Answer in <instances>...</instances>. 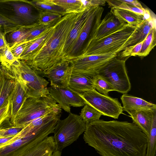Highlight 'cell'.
Returning a JSON list of instances; mask_svg holds the SVG:
<instances>
[{"label": "cell", "mask_w": 156, "mask_h": 156, "mask_svg": "<svg viewBox=\"0 0 156 156\" xmlns=\"http://www.w3.org/2000/svg\"><path fill=\"white\" fill-rule=\"evenodd\" d=\"M156 45V29L153 28L144 40L141 49L137 56L144 57L148 55Z\"/></svg>", "instance_id": "30"}, {"label": "cell", "mask_w": 156, "mask_h": 156, "mask_svg": "<svg viewBox=\"0 0 156 156\" xmlns=\"http://www.w3.org/2000/svg\"><path fill=\"white\" fill-rule=\"evenodd\" d=\"M83 139L101 156H145L147 136L135 123L99 119L86 124Z\"/></svg>", "instance_id": "1"}, {"label": "cell", "mask_w": 156, "mask_h": 156, "mask_svg": "<svg viewBox=\"0 0 156 156\" xmlns=\"http://www.w3.org/2000/svg\"><path fill=\"white\" fill-rule=\"evenodd\" d=\"M144 41L133 46L126 47L122 51L120 56L121 58H125L129 56L137 55L141 51Z\"/></svg>", "instance_id": "38"}, {"label": "cell", "mask_w": 156, "mask_h": 156, "mask_svg": "<svg viewBox=\"0 0 156 156\" xmlns=\"http://www.w3.org/2000/svg\"><path fill=\"white\" fill-rule=\"evenodd\" d=\"M10 118L6 119L0 125V137L15 136L24 127L14 126L10 122Z\"/></svg>", "instance_id": "31"}, {"label": "cell", "mask_w": 156, "mask_h": 156, "mask_svg": "<svg viewBox=\"0 0 156 156\" xmlns=\"http://www.w3.org/2000/svg\"><path fill=\"white\" fill-rule=\"evenodd\" d=\"M154 112L137 110L129 111L127 112L130 115L133 122L147 136L150 129Z\"/></svg>", "instance_id": "24"}, {"label": "cell", "mask_w": 156, "mask_h": 156, "mask_svg": "<svg viewBox=\"0 0 156 156\" xmlns=\"http://www.w3.org/2000/svg\"><path fill=\"white\" fill-rule=\"evenodd\" d=\"M9 101L8 99L0 108V125L8 118H11L9 111Z\"/></svg>", "instance_id": "40"}, {"label": "cell", "mask_w": 156, "mask_h": 156, "mask_svg": "<svg viewBox=\"0 0 156 156\" xmlns=\"http://www.w3.org/2000/svg\"><path fill=\"white\" fill-rule=\"evenodd\" d=\"M54 26L41 34L37 38L29 41L19 60L24 62L27 61L41 47L51 35L53 31Z\"/></svg>", "instance_id": "21"}, {"label": "cell", "mask_w": 156, "mask_h": 156, "mask_svg": "<svg viewBox=\"0 0 156 156\" xmlns=\"http://www.w3.org/2000/svg\"><path fill=\"white\" fill-rule=\"evenodd\" d=\"M12 7L15 16L12 20L18 25L23 26L33 24L38 19V15L34 14L32 6L25 0H4Z\"/></svg>", "instance_id": "13"}, {"label": "cell", "mask_w": 156, "mask_h": 156, "mask_svg": "<svg viewBox=\"0 0 156 156\" xmlns=\"http://www.w3.org/2000/svg\"><path fill=\"white\" fill-rule=\"evenodd\" d=\"M143 18L144 21H151L154 19L152 17L149 10L147 8L144 9Z\"/></svg>", "instance_id": "44"}, {"label": "cell", "mask_w": 156, "mask_h": 156, "mask_svg": "<svg viewBox=\"0 0 156 156\" xmlns=\"http://www.w3.org/2000/svg\"><path fill=\"white\" fill-rule=\"evenodd\" d=\"M22 27L0 12V28H3L5 35Z\"/></svg>", "instance_id": "37"}, {"label": "cell", "mask_w": 156, "mask_h": 156, "mask_svg": "<svg viewBox=\"0 0 156 156\" xmlns=\"http://www.w3.org/2000/svg\"><path fill=\"white\" fill-rule=\"evenodd\" d=\"M79 94L86 104L95 108L101 115L117 119L123 113L122 107L117 98L101 94L95 89Z\"/></svg>", "instance_id": "9"}, {"label": "cell", "mask_w": 156, "mask_h": 156, "mask_svg": "<svg viewBox=\"0 0 156 156\" xmlns=\"http://www.w3.org/2000/svg\"><path fill=\"white\" fill-rule=\"evenodd\" d=\"M58 120L55 118L36 133L21 137L9 145L0 148V156H20L53 133Z\"/></svg>", "instance_id": "8"}, {"label": "cell", "mask_w": 156, "mask_h": 156, "mask_svg": "<svg viewBox=\"0 0 156 156\" xmlns=\"http://www.w3.org/2000/svg\"><path fill=\"white\" fill-rule=\"evenodd\" d=\"M116 54H104L82 56L80 55L67 59L70 62L72 71L88 75H94L102 66L113 58Z\"/></svg>", "instance_id": "10"}, {"label": "cell", "mask_w": 156, "mask_h": 156, "mask_svg": "<svg viewBox=\"0 0 156 156\" xmlns=\"http://www.w3.org/2000/svg\"><path fill=\"white\" fill-rule=\"evenodd\" d=\"M13 137V136L10 137H0V148L2 147L5 144L10 141Z\"/></svg>", "instance_id": "45"}, {"label": "cell", "mask_w": 156, "mask_h": 156, "mask_svg": "<svg viewBox=\"0 0 156 156\" xmlns=\"http://www.w3.org/2000/svg\"><path fill=\"white\" fill-rule=\"evenodd\" d=\"M136 26L127 23L118 30L99 39L89 41L82 50V56L116 54L122 48L136 30Z\"/></svg>", "instance_id": "4"}, {"label": "cell", "mask_w": 156, "mask_h": 156, "mask_svg": "<svg viewBox=\"0 0 156 156\" xmlns=\"http://www.w3.org/2000/svg\"><path fill=\"white\" fill-rule=\"evenodd\" d=\"M5 34L0 29V60L2 58L6 49L9 46L7 42Z\"/></svg>", "instance_id": "41"}, {"label": "cell", "mask_w": 156, "mask_h": 156, "mask_svg": "<svg viewBox=\"0 0 156 156\" xmlns=\"http://www.w3.org/2000/svg\"><path fill=\"white\" fill-rule=\"evenodd\" d=\"M1 62V61H0V62Z\"/></svg>", "instance_id": "48"}, {"label": "cell", "mask_w": 156, "mask_h": 156, "mask_svg": "<svg viewBox=\"0 0 156 156\" xmlns=\"http://www.w3.org/2000/svg\"><path fill=\"white\" fill-rule=\"evenodd\" d=\"M0 29H1V28H0Z\"/></svg>", "instance_id": "49"}, {"label": "cell", "mask_w": 156, "mask_h": 156, "mask_svg": "<svg viewBox=\"0 0 156 156\" xmlns=\"http://www.w3.org/2000/svg\"><path fill=\"white\" fill-rule=\"evenodd\" d=\"M53 153L50 152L47 153L43 156H51Z\"/></svg>", "instance_id": "47"}, {"label": "cell", "mask_w": 156, "mask_h": 156, "mask_svg": "<svg viewBox=\"0 0 156 156\" xmlns=\"http://www.w3.org/2000/svg\"><path fill=\"white\" fill-rule=\"evenodd\" d=\"M104 10V8L100 6L91 7L78 37L66 59L77 55V54L81 50L87 40L88 39V42L92 38L96 29L101 20Z\"/></svg>", "instance_id": "11"}, {"label": "cell", "mask_w": 156, "mask_h": 156, "mask_svg": "<svg viewBox=\"0 0 156 156\" xmlns=\"http://www.w3.org/2000/svg\"><path fill=\"white\" fill-rule=\"evenodd\" d=\"M84 12L68 13L62 16L54 25L51 35L41 47L24 62L39 74L42 75L66 59L63 50L68 36Z\"/></svg>", "instance_id": "2"}, {"label": "cell", "mask_w": 156, "mask_h": 156, "mask_svg": "<svg viewBox=\"0 0 156 156\" xmlns=\"http://www.w3.org/2000/svg\"><path fill=\"white\" fill-rule=\"evenodd\" d=\"M51 156H61V151L56 150L52 153Z\"/></svg>", "instance_id": "46"}, {"label": "cell", "mask_w": 156, "mask_h": 156, "mask_svg": "<svg viewBox=\"0 0 156 156\" xmlns=\"http://www.w3.org/2000/svg\"><path fill=\"white\" fill-rule=\"evenodd\" d=\"M111 7L128 10L143 16L144 8L141 9L122 2L119 0H105Z\"/></svg>", "instance_id": "36"}, {"label": "cell", "mask_w": 156, "mask_h": 156, "mask_svg": "<svg viewBox=\"0 0 156 156\" xmlns=\"http://www.w3.org/2000/svg\"><path fill=\"white\" fill-rule=\"evenodd\" d=\"M126 60L115 57L100 68L96 74L105 80L114 91L127 94L131 84L126 66Z\"/></svg>", "instance_id": "7"}, {"label": "cell", "mask_w": 156, "mask_h": 156, "mask_svg": "<svg viewBox=\"0 0 156 156\" xmlns=\"http://www.w3.org/2000/svg\"><path fill=\"white\" fill-rule=\"evenodd\" d=\"M14 77L0 64V108L10 96L14 87Z\"/></svg>", "instance_id": "19"}, {"label": "cell", "mask_w": 156, "mask_h": 156, "mask_svg": "<svg viewBox=\"0 0 156 156\" xmlns=\"http://www.w3.org/2000/svg\"><path fill=\"white\" fill-rule=\"evenodd\" d=\"M59 105L49 94L44 97L26 99L18 112L13 124L25 127L33 120L53 112H62Z\"/></svg>", "instance_id": "5"}, {"label": "cell", "mask_w": 156, "mask_h": 156, "mask_svg": "<svg viewBox=\"0 0 156 156\" xmlns=\"http://www.w3.org/2000/svg\"><path fill=\"white\" fill-rule=\"evenodd\" d=\"M56 5L64 9L67 14L84 12L90 6L89 0H52Z\"/></svg>", "instance_id": "25"}, {"label": "cell", "mask_w": 156, "mask_h": 156, "mask_svg": "<svg viewBox=\"0 0 156 156\" xmlns=\"http://www.w3.org/2000/svg\"><path fill=\"white\" fill-rule=\"evenodd\" d=\"M25 2L39 12L48 11L59 14L62 16L67 14L64 9L55 4L52 0H25Z\"/></svg>", "instance_id": "27"}, {"label": "cell", "mask_w": 156, "mask_h": 156, "mask_svg": "<svg viewBox=\"0 0 156 156\" xmlns=\"http://www.w3.org/2000/svg\"><path fill=\"white\" fill-rule=\"evenodd\" d=\"M115 16L133 26H136L144 21L143 16L126 10L111 7L110 10Z\"/></svg>", "instance_id": "26"}, {"label": "cell", "mask_w": 156, "mask_h": 156, "mask_svg": "<svg viewBox=\"0 0 156 156\" xmlns=\"http://www.w3.org/2000/svg\"><path fill=\"white\" fill-rule=\"evenodd\" d=\"M32 25L22 26L17 30L8 33L7 35V38L6 39L10 47L20 42L28 32Z\"/></svg>", "instance_id": "33"}, {"label": "cell", "mask_w": 156, "mask_h": 156, "mask_svg": "<svg viewBox=\"0 0 156 156\" xmlns=\"http://www.w3.org/2000/svg\"><path fill=\"white\" fill-rule=\"evenodd\" d=\"M29 41L15 44L10 47L12 53L17 60L19 59L21 54Z\"/></svg>", "instance_id": "39"}, {"label": "cell", "mask_w": 156, "mask_h": 156, "mask_svg": "<svg viewBox=\"0 0 156 156\" xmlns=\"http://www.w3.org/2000/svg\"><path fill=\"white\" fill-rule=\"evenodd\" d=\"M156 110L153 113L151 124L147 135L145 156H156Z\"/></svg>", "instance_id": "28"}, {"label": "cell", "mask_w": 156, "mask_h": 156, "mask_svg": "<svg viewBox=\"0 0 156 156\" xmlns=\"http://www.w3.org/2000/svg\"><path fill=\"white\" fill-rule=\"evenodd\" d=\"M123 111L127 112L131 111L146 110L153 112L156 110L155 104L138 97L123 94L120 98Z\"/></svg>", "instance_id": "18"}, {"label": "cell", "mask_w": 156, "mask_h": 156, "mask_svg": "<svg viewBox=\"0 0 156 156\" xmlns=\"http://www.w3.org/2000/svg\"><path fill=\"white\" fill-rule=\"evenodd\" d=\"M101 115L95 108L86 104L81 109L80 116L86 124L99 120Z\"/></svg>", "instance_id": "32"}, {"label": "cell", "mask_w": 156, "mask_h": 156, "mask_svg": "<svg viewBox=\"0 0 156 156\" xmlns=\"http://www.w3.org/2000/svg\"><path fill=\"white\" fill-rule=\"evenodd\" d=\"M63 16L62 15L48 11L39 12L37 22L39 23L48 25L56 23Z\"/></svg>", "instance_id": "35"}, {"label": "cell", "mask_w": 156, "mask_h": 156, "mask_svg": "<svg viewBox=\"0 0 156 156\" xmlns=\"http://www.w3.org/2000/svg\"><path fill=\"white\" fill-rule=\"evenodd\" d=\"M72 72L70 62L66 59L44 73L42 75L48 78L51 86L65 87H68Z\"/></svg>", "instance_id": "14"}, {"label": "cell", "mask_w": 156, "mask_h": 156, "mask_svg": "<svg viewBox=\"0 0 156 156\" xmlns=\"http://www.w3.org/2000/svg\"><path fill=\"white\" fill-rule=\"evenodd\" d=\"M56 150L53 136H48L38 144L26 150L19 156H43Z\"/></svg>", "instance_id": "23"}, {"label": "cell", "mask_w": 156, "mask_h": 156, "mask_svg": "<svg viewBox=\"0 0 156 156\" xmlns=\"http://www.w3.org/2000/svg\"><path fill=\"white\" fill-rule=\"evenodd\" d=\"M126 23L110 11L101 20L92 38L90 40H97L102 38L120 29Z\"/></svg>", "instance_id": "15"}, {"label": "cell", "mask_w": 156, "mask_h": 156, "mask_svg": "<svg viewBox=\"0 0 156 156\" xmlns=\"http://www.w3.org/2000/svg\"><path fill=\"white\" fill-rule=\"evenodd\" d=\"M96 75H88L72 71L68 87L79 94L95 89L93 80Z\"/></svg>", "instance_id": "16"}, {"label": "cell", "mask_w": 156, "mask_h": 156, "mask_svg": "<svg viewBox=\"0 0 156 156\" xmlns=\"http://www.w3.org/2000/svg\"><path fill=\"white\" fill-rule=\"evenodd\" d=\"M13 90L8 99L9 101V112L10 122L13 124L16 114L23 103L27 98L25 92L21 83L16 79Z\"/></svg>", "instance_id": "17"}, {"label": "cell", "mask_w": 156, "mask_h": 156, "mask_svg": "<svg viewBox=\"0 0 156 156\" xmlns=\"http://www.w3.org/2000/svg\"><path fill=\"white\" fill-rule=\"evenodd\" d=\"M154 27H156L155 18L151 21H143L136 26L134 32L123 45L121 51L126 47L133 46L143 41L150 31Z\"/></svg>", "instance_id": "20"}, {"label": "cell", "mask_w": 156, "mask_h": 156, "mask_svg": "<svg viewBox=\"0 0 156 156\" xmlns=\"http://www.w3.org/2000/svg\"><path fill=\"white\" fill-rule=\"evenodd\" d=\"M119 1L125 3L133 7H136L139 8L144 9L141 4L137 1L134 0H119Z\"/></svg>", "instance_id": "42"}, {"label": "cell", "mask_w": 156, "mask_h": 156, "mask_svg": "<svg viewBox=\"0 0 156 156\" xmlns=\"http://www.w3.org/2000/svg\"><path fill=\"white\" fill-rule=\"evenodd\" d=\"M8 71L22 85L27 98H39L49 94L48 82L24 62L16 60Z\"/></svg>", "instance_id": "3"}, {"label": "cell", "mask_w": 156, "mask_h": 156, "mask_svg": "<svg viewBox=\"0 0 156 156\" xmlns=\"http://www.w3.org/2000/svg\"><path fill=\"white\" fill-rule=\"evenodd\" d=\"M48 90L49 94L55 102L61 108L68 112H70V106L81 107L86 104L85 101L79 94L68 87L51 86Z\"/></svg>", "instance_id": "12"}, {"label": "cell", "mask_w": 156, "mask_h": 156, "mask_svg": "<svg viewBox=\"0 0 156 156\" xmlns=\"http://www.w3.org/2000/svg\"><path fill=\"white\" fill-rule=\"evenodd\" d=\"M89 2L91 6H105L106 3L105 1L103 0H90Z\"/></svg>", "instance_id": "43"}, {"label": "cell", "mask_w": 156, "mask_h": 156, "mask_svg": "<svg viewBox=\"0 0 156 156\" xmlns=\"http://www.w3.org/2000/svg\"><path fill=\"white\" fill-rule=\"evenodd\" d=\"M85 129L86 123L78 115L70 112L66 118L59 119L53 133L57 150L61 151L76 141Z\"/></svg>", "instance_id": "6"}, {"label": "cell", "mask_w": 156, "mask_h": 156, "mask_svg": "<svg viewBox=\"0 0 156 156\" xmlns=\"http://www.w3.org/2000/svg\"><path fill=\"white\" fill-rule=\"evenodd\" d=\"M93 83L95 89L101 94L108 95L109 92L114 91L108 82L97 74L94 77Z\"/></svg>", "instance_id": "34"}, {"label": "cell", "mask_w": 156, "mask_h": 156, "mask_svg": "<svg viewBox=\"0 0 156 156\" xmlns=\"http://www.w3.org/2000/svg\"><path fill=\"white\" fill-rule=\"evenodd\" d=\"M90 7L87 8L79 19L72 29L67 39L63 50L65 58L68 57L76 41L89 13Z\"/></svg>", "instance_id": "22"}, {"label": "cell", "mask_w": 156, "mask_h": 156, "mask_svg": "<svg viewBox=\"0 0 156 156\" xmlns=\"http://www.w3.org/2000/svg\"><path fill=\"white\" fill-rule=\"evenodd\" d=\"M56 23L45 25L37 22L32 24L28 32L22 38L20 42L17 44L30 41L35 39L54 26Z\"/></svg>", "instance_id": "29"}]
</instances>
